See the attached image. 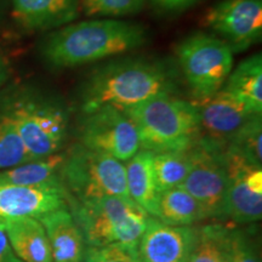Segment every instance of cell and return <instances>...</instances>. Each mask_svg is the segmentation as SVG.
I'll return each instance as SVG.
<instances>
[{
    "mask_svg": "<svg viewBox=\"0 0 262 262\" xmlns=\"http://www.w3.org/2000/svg\"><path fill=\"white\" fill-rule=\"evenodd\" d=\"M180 83L178 64L168 58H113L85 75L80 85L83 113L111 106L126 110L162 95H173Z\"/></svg>",
    "mask_w": 262,
    "mask_h": 262,
    "instance_id": "6da1fadb",
    "label": "cell"
},
{
    "mask_svg": "<svg viewBox=\"0 0 262 262\" xmlns=\"http://www.w3.org/2000/svg\"><path fill=\"white\" fill-rule=\"evenodd\" d=\"M148 40V29L136 22L93 18L51 31L41 41L40 55L54 70H68L123 56Z\"/></svg>",
    "mask_w": 262,
    "mask_h": 262,
    "instance_id": "7a4b0ae2",
    "label": "cell"
},
{
    "mask_svg": "<svg viewBox=\"0 0 262 262\" xmlns=\"http://www.w3.org/2000/svg\"><path fill=\"white\" fill-rule=\"evenodd\" d=\"M124 112L135 124L141 149L152 153L182 152L201 141V123L194 102L162 95Z\"/></svg>",
    "mask_w": 262,
    "mask_h": 262,
    "instance_id": "3957f363",
    "label": "cell"
},
{
    "mask_svg": "<svg viewBox=\"0 0 262 262\" xmlns=\"http://www.w3.org/2000/svg\"><path fill=\"white\" fill-rule=\"evenodd\" d=\"M70 202L88 247L122 244L139 248L149 215L131 198L103 196Z\"/></svg>",
    "mask_w": 262,
    "mask_h": 262,
    "instance_id": "277c9868",
    "label": "cell"
},
{
    "mask_svg": "<svg viewBox=\"0 0 262 262\" xmlns=\"http://www.w3.org/2000/svg\"><path fill=\"white\" fill-rule=\"evenodd\" d=\"M33 160L58 153L70 129L63 103L35 91H22L4 106Z\"/></svg>",
    "mask_w": 262,
    "mask_h": 262,
    "instance_id": "5b68a950",
    "label": "cell"
},
{
    "mask_svg": "<svg viewBox=\"0 0 262 262\" xmlns=\"http://www.w3.org/2000/svg\"><path fill=\"white\" fill-rule=\"evenodd\" d=\"M61 181L72 201H89L103 196L130 198L126 188L125 165L103 153L75 145L66 152Z\"/></svg>",
    "mask_w": 262,
    "mask_h": 262,
    "instance_id": "8992f818",
    "label": "cell"
},
{
    "mask_svg": "<svg viewBox=\"0 0 262 262\" xmlns=\"http://www.w3.org/2000/svg\"><path fill=\"white\" fill-rule=\"evenodd\" d=\"M234 52L222 39L194 33L176 47L179 70L194 101L212 96L224 88L233 70Z\"/></svg>",
    "mask_w": 262,
    "mask_h": 262,
    "instance_id": "52a82bcc",
    "label": "cell"
},
{
    "mask_svg": "<svg viewBox=\"0 0 262 262\" xmlns=\"http://www.w3.org/2000/svg\"><path fill=\"white\" fill-rule=\"evenodd\" d=\"M80 145L119 162H127L141 149L135 124L124 111L111 106L84 113Z\"/></svg>",
    "mask_w": 262,
    "mask_h": 262,
    "instance_id": "ba28073f",
    "label": "cell"
},
{
    "mask_svg": "<svg viewBox=\"0 0 262 262\" xmlns=\"http://www.w3.org/2000/svg\"><path fill=\"white\" fill-rule=\"evenodd\" d=\"M191 169L180 187L204 209L206 217L225 215L228 176L226 172L222 149L199 143L191 149Z\"/></svg>",
    "mask_w": 262,
    "mask_h": 262,
    "instance_id": "9c48e42d",
    "label": "cell"
},
{
    "mask_svg": "<svg viewBox=\"0 0 262 262\" xmlns=\"http://www.w3.org/2000/svg\"><path fill=\"white\" fill-rule=\"evenodd\" d=\"M204 25L234 54L257 44L262 37V0H222L208 10Z\"/></svg>",
    "mask_w": 262,
    "mask_h": 262,
    "instance_id": "30bf717a",
    "label": "cell"
},
{
    "mask_svg": "<svg viewBox=\"0 0 262 262\" xmlns=\"http://www.w3.org/2000/svg\"><path fill=\"white\" fill-rule=\"evenodd\" d=\"M193 102L199 114L201 142L215 148H225L242 127L256 117L224 88L205 100Z\"/></svg>",
    "mask_w": 262,
    "mask_h": 262,
    "instance_id": "8fae6325",
    "label": "cell"
},
{
    "mask_svg": "<svg viewBox=\"0 0 262 262\" xmlns=\"http://www.w3.org/2000/svg\"><path fill=\"white\" fill-rule=\"evenodd\" d=\"M68 202L70 195L62 181L41 186L0 183V228L15 219H40L49 212L66 208Z\"/></svg>",
    "mask_w": 262,
    "mask_h": 262,
    "instance_id": "7c38bea8",
    "label": "cell"
},
{
    "mask_svg": "<svg viewBox=\"0 0 262 262\" xmlns=\"http://www.w3.org/2000/svg\"><path fill=\"white\" fill-rule=\"evenodd\" d=\"M198 229L170 226L149 216L139 243L141 262H188Z\"/></svg>",
    "mask_w": 262,
    "mask_h": 262,
    "instance_id": "4fadbf2b",
    "label": "cell"
},
{
    "mask_svg": "<svg viewBox=\"0 0 262 262\" xmlns=\"http://www.w3.org/2000/svg\"><path fill=\"white\" fill-rule=\"evenodd\" d=\"M222 158L228 176L225 215L241 224L258 221L262 216V195L251 192L245 180L249 170L257 166L227 148L222 149Z\"/></svg>",
    "mask_w": 262,
    "mask_h": 262,
    "instance_id": "5bb4252c",
    "label": "cell"
},
{
    "mask_svg": "<svg viewBox=\"0 0 262 262\" xmlns=\"http://www.w3.org/2000/svg\"><path fill=\"white\" fill-rule=\"evenodd\" d=\"M80 14V0H12V16L25 31H54Z\"/></svg>",
    "mask_w": 262,
    "mask_h": 262,
    "instance_id": "9a60e30c",
    "label": "cell"
},
{
    "mask_svg": "<svg viewBox=\"0 0 262 262\" xmlns=\"http://www.w3.org/2000/svg\"><path fill=\"white\" fill-rule=\"evenodd\" d=\"M44 226L52 262H83L86 244L80 227L68 208H61L38 219Z\"/></svg>",
    "mask_w": 262,
    "mask_h": 262,
    "instance_id": "2e32d148",
    "label": "cell"
},
{
    "mask_svg": "<svg viewBox=\"0 0 262 262\" xmlns=\"http://www.w3.org/2000/svg\"><path fill=\"white\" fill-rule=\"evenodd\" d=\"M12 251L21 262H52L44 226L38 219L21 217L3 226Z\"/></svg>",
    "mask_w": 262,
    "mask_h": 262,
    "instance_id": "e0dca14e",
    "label": "cell"
},
{
    "mask_svg": "<svg viewBox=\"0 0 262 262\" xmlns=\"http://www.w3.org/2000/svg\"><path fill=\"white\" fill-rule=\"evenodd\" d=\"M125 165L126 188L131 201L156 217L160 193L153 171V153L140 149Z\"/></svg>",
    "mask_w": 262,
    "mask_h": 262,
    "instance_id": "ac0fdd59",
    "label": "cell"
},
{
    "mask_svg": "<svg viewBox=\"0 0 262 262\" xmlns=\"http://www.w3.org/2000/svg\"><path fill=\"white\" fill-rule=\"evenodd\" d=\"M224 89L237 97L255 116L262 112V57L256 54L242 61L229 73Z\"/></svg>",
    "mask_w": 262,
    "mask_h": 262,
    "instance_id": "d6986e66",
    "label": "cell"
},
{
    "mask_svg": "<svg viewBox=\"0 0 262 262\" xmlns=\"http://www.w3.org/2000/svg\"><path fill=\"white\" fill-rule=\"evenodd\" d=\"M66 153L58 152L45 158L31 160L14 168L0 170V183L16 186H41L61 181Z\"/></svg>",
    "mask_w": 262,
    "mask_h": 262,
    "instance_id": "ffe728a7",
    "label": "cell"
},
{
    "mask_svg": "<svg viewBox=\"0 0 262 262\" xmlns=\"http://www.w3.org/2000/svg\"><path fill=\"white\" fill-rule=\"evenodd\" d=\"M156 217L170 226H188L206 219L204 209L182 187L160 193Z\"/></svg>",
    "mask_w": 262,
    "mask_h": 262,
    "instance_id": "44dd1931",
    "label": "cell"
},
{
    "mask_svg": "<svg viewBox=\"0 0 262 262\" xmlns=\"http://www.w3.org/2000/svg\"><path fill=\"white\" fill-rule=\"evenodd\" d=\"M191 149L153 153V171L159 193L181 186L191 169Z\"/></svg>",
    "mask_w": 262,
    "mask_h": 262,
    "instance_id": "7402d4cb",
    "label": "cell"
},
{
    "mask_svg": "<svg viewBox=\"0 0 262 262\" xmlns=\"http://www.w3.org/2000/svg\"><path fill=\"white\" fill-rule=\"evenodd\" d=\"M228 229L205 226L196 231L188 262H229Z\"/></svg>",
    "mask_w": 262,
    "mask_h": 262,
    "instance_id": "603a6c76",
    "label": "cell"
},
{
    "mask_svg": "<svg viewBox=\"0 0 262 262\" xmlns=\"http://www.w3.org/2000/svg\"><path fill=\"white\" fill-rule=\"evenodd\" d=\"M33 160L5 108L0 111V170Z\"/></svg>",
    "mask_w": 262,
    "mask_h": 262,
    "instance_id": "cb8c5ba5",
    "label": "cell"
},
{
    "mask_svg": "<svg viewBox=\"0 0 262 262\" xmlns=\"http://www.w3.org/2000/svg\"><path fill=\"white\" fill-rule=\"evenodd\" d=\"M261 116H256L247 125L242 127L241 131L231 140V142L225 148L243 157L251 165L261 168Z\"/></svg>",
    "mask_w": 262,
    "mask_h": 262,
    "instance_id": "d4e9b609",
    "label": "cell"
},
{
    "mask_svg": "<svg viewBox=\"0 0 262 262\" xmlns=\"http://www.w3.org/2000/svg\"><path fill=\"white\" fill-rule=\"evenodd\" d=\"M146 0H80V11L93 18H122L136 15Z\"/></svg>",
    "mask_w": 262,
    "mask_h": 262,
    "instance_id": "484cf974",
    "label": "cell"
},
{
    "mask_svg": "<svg viewBox=\"0 0 262 262\" xmlns=\"http://www.w3.org/2000/svg\"><path fill=\"white\" fill-rule=\"evenodd\" d=\"M83 262H141L139 250L122 244L88 247Z\"/></svg>",
    "mask_w": 262,
    "mask_h": 262,
    "instance_id": "4316f807",
    "label": "cell"
},
{
    "mask_svg": "<svg viewBox=\"0 0 262 262\" xmlns=\"http://www.w3.org/2000/svg\"><path fill=\"white\" fill-rule=\"evenodd\" d=\"M229 262H258L253 244L241 232H228Z\"/></svg>",
    "mask_w": 262,
    "mask_h": 262,
    "instance_id": "83f0119b",
    "label": "cell"
},
{
    "mask_svg": "<svg viewBox=\"0 0 262 262\" xmlns=\"http://www.w3.org/2000/svg\"><path fill=\"white\" fill-rule=\"evenodd\" d=\"M198 2L199 0H152L156 6L166 11H181Z\"/></svg>",
    "mask_w": 262,
    "mask_h": 262,
    "instance_id": "f1b7e54d",
    "label": "cell"
},
{
    "mask_svg": "<svg viewBox=\"0 0 262 262\" xmlns=\"http://www.w3.org/2000/svg\"><path fill=\"white\" fill-rule=\"evenodd\" d=\"M0 262H21L12 251L8 235L2 228H0Z\"/></svg>",
    "mask_w": 262,
    "mask_h": 262,
    "instance_id": "f546056e",
    "label": "cell"
},
{
    "mask_svg": "<svg viewBox=\"0 0 262 262\" xmlns=\"http://www.w3.org/2000/svg\"><path fill=\"white\" fill-rule=\"evenodd\" d=\"M9 77V64L4 57L0 56V86Z\"/></svg>",
    "mask_w": 262,
    "mask_h": 262,
    "instance_id": "4dcf8cb0",
    "label": "cell"
}]
</instances>
